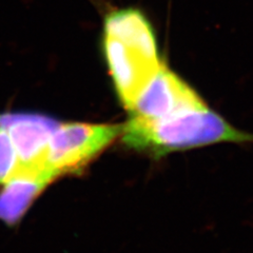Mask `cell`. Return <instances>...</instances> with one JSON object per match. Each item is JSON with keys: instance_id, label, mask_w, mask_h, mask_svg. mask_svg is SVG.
<instances>
[{"instance_id": "cell-1", "label": "cell", "mask_w": 253, "mask_h": 253, "mask_svg": "<svg viewBox=\"0 0 253 253\" xmlns=\"http://www.w3.org/2000/svg\"><path fill=\"white\" fill-rule=\"evenodd\" d=\"M104 51L117 96L129 111L163 65L151 25L137 10L110 13Z\"/></svg>"}, {"instance_id": "cell-2", "label": "cell", "mask_w": 253, "mask_h": 253, "mask_svg": "<svg viewBox=\"0 0 253 253\" xmlns=\"http://www.w3.org/2000/svg\"><path fill=\"white\" fill-rule=\"evenodd\" d=\"M122 135L126 145L158 157L219 144L253 142V133L236 128L209 106L160 121L131 117Z\"/></svg>"}, {"instance_id": "cell-3", "label": "cell", "mask_w": 253, "mask_h": 253, "mask_svg": "<svg viewBox=\"0 0 253 253\" xmlns=\"http://www.w3.org/2000/svg\"><path fill=\"white\" fill-rule=\"evenodd\" d=\"M123 126L58 123L47 151L46 165L56 178L84 168L122 135Z\"/></svg>"}, {"instance_id": "cell-4", "label": "cell", "mask_w": 253, "mask_h": 253, "mask_svg": "<svg viewBox=\"0 0 253 253\" xmlns=\"http://www.w3.org/2000/svg\"><path fill=\"white\" fill-rule=\"evenodd\" d=\"M206 106L200 94L163 63L129 112L131 117L160 121Z\"/></svg>"}, {"instance_id": "cell-5", "label": "cell", "mask_w": 253, "mask_h": 253, "mask_svg": "<svg viewBox=\"0 0 253 253\" xmlns=\"http://www.w3.org/2000/svg\"><path fill=\"white\" fill-rule=\"evenodd\" d=\"M59 122L35 113H1L0 128L11 137L20 161L18 172H44L56 176L46 165L52 134Z\"/></svg>"}, {"instance_id": "cell-6", "label": "cell", "mask_w": 253, "mask_h": 253, "mask_svg": "<svg viewBox=\"0 0 253 253\" xmlns=\"http://www.w3.org/2000/svg\"><path fill=\"white\" fill-rule=\"evenodd\" d=\"M55 178L43 172H18L0 191V220L12 225L23 216L32 203Z\"/></svg>"}, {"instance_id": "cell-7", "label": "cell", "mask_w": 253, "mask_h": 253, "mask_svg": "<svg viewBox=\"0 0 253 253\" xmlns=\"http://www.w3.org/2000/svg\"><path fill=\"white\" fill-rule=\"evenodd\" d=\"M20 161L9 134L0 128V186L18 173Z\"/></svg>"}]
</instances>
